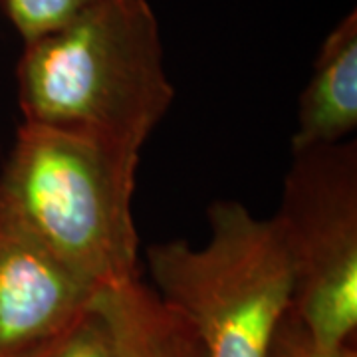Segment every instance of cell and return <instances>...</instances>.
I'll return each mask as SVG.
<instances>
[{"label":"cell","instance_id":"cell-1","mask_svg":"<svg viewBox=\"0 0 357 357\" xmlns=\"http://www.w3.org/2000/svg\"><path fill=\"white\" fill-rule=\"evenodd\" d=\"M16 88L24 121L141 151L175 100L149 0H105L26 42Z\"/></svg>","mask_w":357,"mask_h":357},{"label":"cell","instance_id":"cell-2","mask_svg":"<svg viewBox=\"0 0 357 357\" xmlns=\"http://www.w3.org/2000/svg\"><path fill=\"white\" fill-rule=\"evenodd\" d=\"M139 155L102 135L22 121L0 187L52 252L102 292L141 278Z\"/></svg>","mask_w":357,"mask_h":357},{"label":"cell","instance_id":"cell-3","mask_svg":"<svg viewBox=\"0 0 357 357\" xmlns=\"http://www.w3.org/2000/svg\"><path fill=\"white\" fill-rule=\"evenodd\" d=\"M203 246L169 241L147 248L155 294L189 321L206 357H264L292 302L294 272L276 218L238 201L206 211Z\"/></svg>","mask_w":357,"mask_h":357},{"label":"cell","instance_id":"cell-4","mask_svg":"<svg viewBox=\"0 0 357 357\" xmlns=\"http://www.w3.org/2000/svg\"><path fill=\"white\" fill-rule=\"evenodd\" d=\"M294 272L290 310L326 345L357 330V143L292 153L274 215Z\"/></svg>","mask_w":357,"mask_h":357},{"label":"cell","instance_id":"cell-5","mask_svg":"<svg viewBox=\"0 0 357 357\" xmlns=\"http://www.w3.org/2000/svg\"><path fill=\"white\" fill-rule=\"evenodd\" d=\"M100 290L52 252L0 187V357H28Z\"/></svg>","mask_w":357,"mask_h":357},{"label":"cell","instance_id":"cell-6","mask_svg":"<svg viewBox=\"0 0 357 357\" xmlns=\"http://www.w3.org/2000/svg\"><path fill=\"white\" fill-rule=\"evenodd\" d=\"M357 129V13L335 24L319 46L300 93L292 153L335 145Z\"/></svg>","mask_w":357,"mask_h":357},{"label":"cell","instance_id":"cell-7","mask_svg":"<svg viewBox=\"0 0 357 357\" xmlns=\"http://www.w3.org/2000/svg\"><path fill=\"white\" fill-rule=\"evenodd\" d=\"M115 342V357H206L189 321L139 280L96 296Z\"/></svg>","mask_w":357,"mask_h":357},{"label":"cell","instance_id":"cell-8","mask_svg":"<svg viewBox=\"0 0 357 357\" xmlns=\"http://www.w3.org/2000/svg\"><path fill=\"white\" fill-rule=\"evenodd\" d=\"M28 357H115L114 332L93 300L64 332L54 335Z\"/></svg>","mask_w":357,"mask_h":357},{"label":"cell","instance_id":"cell-9","mask_svg":"<svg viewBox=\"0 0 357 357\" xmlns=\"http://www.w3.org/2000/svg\"><path fill=\"white\" fill-rule=\"evenodd\" d=\"M102 2L105 0H4V6L16 32L26 44L68 24Z\"/></svg>","mask_w":357,"mask_h":357},{"label":"cell","instance_id":"cell-10","mask_svg":"<svg viewBox=\"0 0 357 357\" xmlns=\"http://www.w3.org/2000/svg\"><path fill=\"white\" fill-rule=\"evenodd\" d=\"M264 357H357V351L351 344H321L288 307L270 335Z\"/></svg>","mask_w":357,"mask_h":357}]
</instances>
